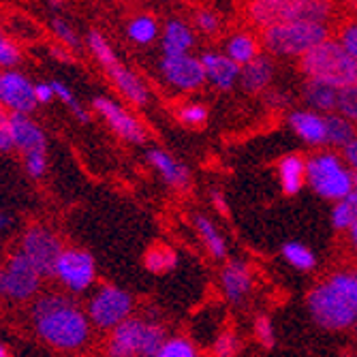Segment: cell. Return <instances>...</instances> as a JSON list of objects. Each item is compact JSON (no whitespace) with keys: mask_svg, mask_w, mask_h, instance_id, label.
<instances>
[{"mask_svg":"<svg viewBox=\"0 0 357 357\" xmlns=\"http://www.w3.org/2000/svg\"><path fill=\"white\" fill-rule=\"evenodd\" d=\"M310 319L321 330L342 332L357 323V272L338 270L310 289L306 296Z\"/></svg>","mask_w":357,"mask_h":357,"instance_id":"cell-1","label":"cell"},{"mask_svg":"<svg viewBox=\"0 0 357 357\" xmlns=\"http://www.w3.org/2000/svg\"><path fill=\"white\" fill-rule=\"evenodd\" d=\"M32 319L39 336L56 349L75 351L86 344L90 336L88 317L62 296H45L32 308Z\"/></svg>","mask_w":357,"mask_h":357,"instance_id":"cell-2","label":"cell"},{"mask_svg":"<svg viewBox=\"0 0 357 357\" xmlns=\"http://www.w3.org/2000/svg\"><path fill=\"white\" fill-rule=\"evenodd\" d=\"M300 69L308 82H319L336 90H344L357 84V62L342 50V45L334 37L302 56Z\"/></svg>","mask_w":357,"mask_h":357,"instance_id":"cell-3","label":"cell"},{"mask_svg":"<svg viewBox=\"0 0 357 357\" xmlns=\"http://www.w3.org/2000/svg\"><path fill=\"white\" fill-rule=\"evenodd\" d=\"M332 37L330 24L317 22H291V24H276L261 30V47L268 56L280 58H302L323 41Z\"/></svg>","mask_w":357,"mask_h":357,"instance_id":"cell-4","label":"cell"},{"mask_svg":"<svg viewBox=\"0 0 357 357\" xmlns=\"http://www.w3.org/2000/svg\"><path fill=\"white\" fill-rule=\"evenodd\" d=\"M332 15L334 5L328 0H255L248 5V17L259 30L291 22L330 24Z\"/></svg>","mask_w":357,"mask_h":357,"instance_id":"cell-5","label":"cell"},{"mask_svg":"<svg viewBox=\"0 0 357 357\" xmlns=\"http://www.w3.org/2000/svg\"><path fill=\"white\" fill-rule=\"evenodd\" d=\"M306 184L321 199L338 204L353 192V172L334 150H317L306 158Z\"/></svg>","mask_w":357,"mask_h":357,"instance_id":"cell-6","label":"cell"},{"mask_svg":"<svg viewBox=\"0 0 357 357\" xmlns=\"http://www.w3.org/2000/svg\"><path fill=\"white\" fill-rule=\"evenodd\" d=\"M165 342V330L158 323L126 319L114 328L107 344L109 357H154Z\"/></svg>","mask_w":357,"mask_h":357,"instance_id":"cell-7","label":"cell"},{"mask_svg":"<svg viewBox=\"0 0 357 357\" xmlns=\"http://www.w3.org/2000/svg\"><path fill=\"white\" fill-rule=\"evenodd\" d=\"M133 310V298L124 289L105 284L94 294L88 304V319L96 328L114 330L120 323H124Z\"/></svg>","mask_w":357,"mask_h":357,"instance_id":"cell-8","label":"cell"},{"mask_svg":"<svg viewBox=\"0 0 357 357\" xmlns=\"http://www.w3.org/2000/svg\"><path fill=\"white\" fill-rule=\"evenodd\" d=\"M62 244L60 240L50 231L45 227H28L22 236V255L28 259V261L35 266V270L43 276H50L54 274V268H56V261L58 257L62 255Z\"/></svg>","mask_w":357,"mask_h":357,"instance_id":"cell-9","label":"cell"},{"mask_svg":"<svg viewBox=\"0 0 357 357\" xmlns=\"http://www.w3.org/2000/svg\"><path fill=\"white\" fill-rule=\"evenodd\" d=\"M3 274V284H0V296H7L9 300L24 302L37 294L41 274L35 270L22 252L11 255L5 268H0Z\"/></svg>","mask_w":357,"mask_h":357,"instance_id":"cell-10","label":"cell"},{"mask_svg":"<svg viewBox=\"0 0 357 357\" xmlns=\"http://www.w3.org/2000/svg\"><path fill=\"white\" fill-rule=\"evenodd\" d=\"M94 274L96 268L92 255L79 248L62 250L54 268V276H58V280L69 291H77V294L86 291L94 282Z\"/></svg>","mask_w":357,"mask_h":357,"instance_id":"cell-11","label":"cell"},{"mask_svg":"<svg viewBox=\"0 0 357 357\" xmlns=\"http://www.w3.org/2000/svg\"><path fill=\"white\" fill-rule=\"evenodd\" d=\"M160 73L165 82L178 90L192 92L206 84L202 60L195 56H163L160 60Z\"/></svg>","mask_w":357,"mask_h":357,"instance_id":"cell-12","label":"cell"},{"mask_svg":"<svg viewBox=\"0 0 357 357\" xmlns=\"http://www.w3.org/2000/svg\"><path fill=\"white\" fill-rule=\"evenodd\" d=\"M0 105L11 109V114L28 116L37 107L35 86L17 71H3L0 73Z\"/></svg>","mask_w":357,"mask_h":357,"instance_id":"cell-13","label":"cell"},{"mask_svg":"<svg viewBox=\"0 0 357 357\" xmlns=\"http://www.w3.org/2000/svg\"><path fill=\"white\" fill-rule=\"evenodd\" d=\"M94 109L99 112L107 124L114 128V133L120 135L122 139L131 142V144H144L146 142V128L142 126L139 120H135L131 114H128L122 105H118L116 101L107 99V96H96L92 101Z\"/></svg>","mask_w":357,"mask_h":357,"instance_id":"cell-14","label":"cell"},{"mask_svg":"<svg viewBox=\"0 0 357 357\" xmlns=\"http://www.w3.org/2000/svg\"><path fill=\"white\" fill-rule=\"evenodd\" d=\"M287 124L300 142H304L310 148H326V135H328V124L326 116L317 114L312 109H294L287 116Z\"/></svg>","mask_w":357,"mask_h":357,"instance_id":"cell-15","label":"cell"},{"mask_svg":"<svg viewBox=\"0 0 357 357\" xmlns=\"http://www.w3.org/2000/svg\"><path fill=\"white\" fill-rule=\"evenodd\" d=\"M220 287L225 298L231 304H242L252 291V270L242 259L227 261L220 272Z\"/></svg>","mask_w":357,"mask_h":357,"instance_id":"cell-16","label":"cell"},{"mask_svg":"<svg viewBox=\"0 0 357 357\" xmlns=\"http://www.w3.org/2000/svg\"><path fill=\"white\" fill-rule=\"evenodd\" d=\"M9 122V131H11V139H13V148L22 150L24 154H32V152H45V133L43 128L24 114H11L7 118Z\"/></svg>","mask_w":357,"mask_h":357,"instance_id":"cell-17","label":"cell"},{"mask_svg":"<svg viewBox=\"0 0 357 357\" xmlns=\"http://www.w3.org/2000/svg\"><path fill=\"white\" fill-rule=\"evenodd\" d=\"M206 82H210L216 90H231L240 82V67L234 64L225 54L218 52H206L199 56Z\"/></svg>","mask_w":357,"mask_h":357,"instance_id":"cell-18","label":"cell"},{"mask_svg":"<svg viewBox=\"0 0 357 357\" xmlns=\"http://www.w3.org/2000/svg\"><path fill=\"white\" fill-rule=\"evenodd\" d=\"M148 163L160 174V178H163L174 188H186L190 184L188 167L182 163V160H178L176 156H172L165 150H160V148L148 150Z\"/></svg>","mask_w":357,"mask_h":357,"instance_id":"cell-19","label":"cell"},{"mask_svg":"<svg viewBox=\"0 0 357 357\" xmlns=\"http://www.w3.org/2000/svg\"><path fill=\"white\" fill-rule=\"evenodd\" d=\"M278 182L287 197H296L306 186V158L302 154H287L276 165Z\"/></svg>","mask_w":357,"mask_h":357,"instance_id":"cell-20","label":"cell"},{"mask_svg":"<svg viewBox=\"0 0 357 357\" xmlns=\"http://www.w3.org/2000/svg\"><path fill=\"white\" fill-rule=\"evenodd\" d=\"M272 82H274V60L268 54L255 58L240 71V84L250 94L266 92L272 86Z\"/></svg>","mask_w":357,"mask_h":357,"instance_id":"cell-21","label":"cell"},{"mask_svg":"<svg viewBox=\"0 0 357 357\" xmlns=\"http://www.w3.org/2000/svg\"><path fill=\"white\" fill-rule=\"evenodd\" d=\"M160 45H163L165 56H188V52L195 47V32L184 20L172 17L163 28Z\"/></svg>","mask_w":357,"mask_h":357,"instance_id":"cell-22","label":"cell"},{"mask_svg":"<svg viewBox=\"0 0 357 357\" xmlns=\"http://www.w3.org/2000/svg\"><path fill=\"white\" fill-rule=\"evenodd\" d=\"M222 54L242 69V67H246V64H250L255 58L261 56V41H259L252 32L240 30V32H234V35L227 39Z\"/></svg>","mask_w":357,"mask_h":357,"instance_id":"cell-23","label":"cell"},{"mask_svg":"<svg viewBox=\"0 0 357 357\" xmlns=\"http://www.w3.org/2000/svg\"><path fill=\"white\" fill-rule=\"evenodd\" d=\"M107 75L112 77V82L120 90V94L126 96L131 103H135V105H146L148 103L146 84L133 71H128L122 62H118V64H114L112 69H107Z\"/></svg>","mask_w":357,"mask_h":357,"instance_id":"cell-24","label":"cell"},{"mask_svg":"<svg viewBox=\"0 0 357 357\" xmlns=\"http://www.w3.org/2000/svg\"><path fill=\"white\" fill-rule=\"evenodd\" d=\"M338 94L340 90L326 86V84H319V82H304L302 88V99L306 101V109H312L317 114H334L338 109Z\"/></svg>","mask_w":357,"mask_h":357,"instance_id":"cell-25","label":"cell"},{"mask_svg":"<svg viewBox=\"0 0 357 357\" xmlns=\"http://www.w3.org/2000/svg\"><path fill=\"white\" fill-rule=\"evenodd\" d=\"M192 222H195V229H197V236L206 244L208 252L214 259H220V261H222V259L227 257V252H229V248H227V240L218 231V227L206 214H195V220Z\"/></svg>","mask_w":357,"mask_h":357,"instance_id":"cell-26","label":"cell"},{"mask_svg":"<svg viewBox=\"0 0 357 357\" xmlns=\"http://www.w3.org/2000/svg\"><path fill=\"white\" fill-rule=\"evenodd\" d=\"M326 124H328V135H326V148H338L342 150L349 142H353L357 137V126L347 120L344 116H340L338 112L328 114L326 116Z\"/></svg>","mask_w":357,"mask_h":357,"instance_id":"cell-27","label":"cell"},{"mask_svg":"<svg viewBox=\"0 0 357 357\" xmlns=\"http://www.w3.org/2000/svg\"><path fill=\"white\" fill-rule=\"evenodd\" d=\"M280 255L284 261L296 268L298 272H312L317 268V255L312 252V248H308L302 242H284L280 248Z\"/></svg>","mask_w":357,"mask_h":357,"instance_id":"cell-28","label":"cell"},{"mask_svg":"<svg viewBox=\"0 0 357 357\" xmlns=\"http://www.w3.org/2000/svg\"><path fill=\"white\" fill-rule=\"evenodd\" d=\"M330 216H332V227L336 231H349L351 229V225L357 222V188H353V192L349 195V197L334 204Z\"/></svg>","mask_w":357,"mask_h":357,"instance_id":"cell-29","label":"cell"},{"mask_svg":"<svg viewBox=\"0 0 357 357\" xmlns=\"http://www.w3.org/2000/svg\"><path fill=\"white\" fill-rule=\"evenodd\" d=\"M158 24L152 15H137L128 22V28H126V35L133 43L137 45H148L152 43L156 37H158Z\"/></svg>","mask_w":357,"mask_h":357,"instance_id":"cell-30","label":"cell"},{"mask_svg":"<svg viewBox=\"0 0 357 357\" xmlns=\"http://www.w3.org/2000/svg\"><path fill=\"white\" fill-rule=\"evenodd\" d=\"M178 266V255L169 246H154L146 252V268L152 274H165Z\"/></svg>","mask_w":357,"mask_h":357,"instance_id":"cell-31","label":"cell"},{"mask_svg":"<svg viewBox=\"0 0 357 357\" xmlns=\"http://www.w3.org/2000/svg\"><path fill=\"white\" fill-rule=\"evenodd\" d=\"M88 45H90L92 54L96 56V60L101 62V67H103L105 71L112 69L114 64H118V58H116V54H114L109 41L101 35L99 30H90V35H88Z\"/></svg>","mask_w":357,"mask_h":357,"instance_id":"cell-32","label":"cell"},{"mask_svg":"<svg viewBox=\"0 0 357 357\" xmlns=\"http://www.w3.org/2000/svg\"><path fill=\"white\" fill-rule=\"evenodd\" d=\"M252 332H255L257 342L261 344L264 349H274L276 347V328H274V321L268 314L255 317Z\"/></svg>","mask_w":357,"mask_h":357,"instance_id":"cell-33","label":"cell"},{"mask_svg":"<svg viewBox=\"0 0 357 357\" xmlns=\"http://www.w3.org/2000/svg\"><path fill=\"white\" fill-rule=\"evenodd\" d=\"M154 357H199L197 349L192 347L190 340L186 338H169L163 342Z\"/></svg>","mask_w":357,"mask_h":357,"instance_id":"cell-34","label":"cell"},{"mask_svg":"<svg viewBox=\"0 0 357 357\" xmlns=\"http://www.w3.org/2000/svg\"><path fill=\"white\" fill-rule=\"evenodd\" d=\"M334 39H336V41L342 45V50L357 62V17L344 22V24L338 28V32H336V37H334Z\"/></svg>","mask_w":357,"mask_h":357,"instance_id":"cell-35","label":"cell"},{"mask_svg":"<svg viewBox=\"0 0 357 357\" xmlns=\"http://www.w3.org/2000/svg\"><path fill=\"white\" fill-rule=\"evenodd\" d=\"M52 90H54V96L56 99H60L64 105H67L82 122H88V114H86V109L77 103V99H75V94H73V90L67 86V84H62V82H52Z\"/></svg>","mask_w":357,"mask_h":357,"instance_id":"cell-36","label":"cell"},{"mask_svg":"<svg viewBox=\"0 0 357 357\" xmlns=\"http://www.w3.org/2000/svg\"><path fill=\"white\" fill-rule=\"evenodd\" d=\"M336 112L357 126V84L340 90V94H338V109Z\"/></svg>","mask_w":357,"mask_h":357,"instance_id":"cell-37","label":"cell"},{"mask_svg":"<svg viewBox=\"0 0 357 357\" xmlns=\"http://www.w3.org/2000/svg\"><path fill=\"white\" fill-rule=\"evenodd\" d=\"M178 118L186 126H202L208 122V107L202 103H186L180 107Z\"/></svg>","mask_w":357,"mask_h":357,"instance_id":"cell-38","label":"cell"},{"mask_svg":"<svg viewBox=\"0 0 357 357\" xmlns=\"http://www.w3.org/2000/svg\"><path fill=\"white\" fill-rule=\"evenodd\" d=\"M195 26L204 35H216L220 30V15L214 9H202L195 13Z\"/></svg>","mask_w":357,"mask_h":357,"instance_id":"cell-39","label":"cell"},{"mask_svg":"<svg viewBox=\"0 0 357 357\" xmlns=\"http://www.w3.org/2000/svg\"><path fill=\"white\" fill-rule=\"evenodd\" d=\"M240 353V342L234 332H222L214 342L216 357H236Z\"/></svg>","mask_w":357,"mask_h":357,"instance_id":"cell-40","label":"cell"},{"mask_svg":"<svg viewBox=\"0 0 357 357\" xmlns=\"http://www.w3.org/2000/svg\"><path fill=\"white\" fill-rule=\"evenodd\" d=\"M52 30H54V35L64 43V45H69V47H77L79 45V39L75 35V30L69 26V22H64L60 17L52 20Z\"/></svg>","mask_w":357,"mask_h":357,"instance_id":"cell-41","label":"cell"},{"mask_svg":"<svg viewBox=\"0 0 357 357\" xmlns=\"http://www.w3.org/2000/svg\"><path fill=\"white\" fill-rule=\"evenodd\" d=\"M17 62H20L17 47L0 32V67H13Z\"/></svg>","mask_w":357,"mask_h":357,"instance_id":"cell-42","label":"cell"},{"mask_svg":"<svg viewBox=\"0 0 357 357\" xmlns=\"http://www.w3.org/2000/svg\"><path fill=\"white\" fill-rule=\"evenodd\" d=\"M26 169L32 178H41L47 169V158L45 152H32L26 154Z\"/></svg>","mask_w":357,"mask_h":357,"instance_id":"cell-43","label":"cell"},{"mask_svg":"<svg viewBox=\"0 0 357 357\" xmlns=\"http://www.w3.org/2000/svg\"><path fill=\"white\" fill-rule=\"evenodd\" d=\"M340 158L344 160V165H347L353 174H357V137H355L353 142H349V144L340 150Z\"/></svg>","mask_w":357,"mask_h":357,"instance_id":"cell-44","label":"cell"},{"mask_svg":"<svg viewBox=\"0 0 357 357\" xmlns=\"http://www.w3.org/2000/svg\"><path fill=\"white\" fill-rule=\"evenodd\" d=\"M13 148L11 131H9V122L7 118H0V152H9Z\"/></svg>","mask_w":357,"mask_h":357,"instance_id":"cell-45","label":"cell"},{"mask_svg":"<svg viewBox=\"0 0 357 357\" xmlns=\"http://www.w3.org/2000/svg\"><path fill=\"white\" fill-rule=\"evenodd\" d=\"M35 99H37V103H50L52 99H56L52 84H37L35 86Z\"/></svg>","mask_w":357,"mask_h":357,"instance_id":"cell-46","label":"cell"},{"mask_svg":"<svg viewBox=\"0 0 357 357\" xmlns=\"http://www.w3.org/2000/svg\"><path fill=\"white\" fill-rule=\"evenodd\" d=\"M210 199H212V204H214V208L222 214V216H227L229 214V208H227V199H225V195H222V190H212L210 192Z\"/></svg>","mask_w":357,"mask_h":357,"instance_id":"cell-47","label":"cell"},{"mask_svg":"<svg viewBox=\"0 0 357 357\" xmlns=\"http://www.w3.org/2000/svg\"><path fill=\"white\" fill-rule=\"evenodd\" d=\"M268 103L274 105V107H278V105H287L289 99H287V94H282V92H270L268 94Z\"/></svg>","mask_w":357,"mask_h":357,"instance_id":"cell-48","label":"cell"},{"mask_svg":"<svg viewBox=\"0 0 357 357\" xmlns=\"http://www.w3.org/2000/svg\"><path fill=\"white\" fill-rule=\"evenodd\" d=\"M347 238H349V244H351L353 252L357 255V222L351 225V229L347 231Z\"/></svg>","mask_w":357,"mask_h":357,"instance_id":"cell-49","label":"cell"},{"mask_svg":"<svg viewBox=\"0 0 357 357\" xmlns=\"http://www.w3.org/2000/svg\"><path fill=\"white\" fill-rule=\"evenodd\" d=\"M9 225H11V218H9L7 214H3V212H0V231L9 229Z\"/></svg>","mask_w":357,"mask_h":357,"instance_id":"cell-50","label":"cell"},{"mask_svg":"<svg viewBox=\"0 0 357 357\" xmlns=\"http://www.w3.org/2000/svg\"><path fill=\"white\" fill-rule=\"evenodd\" d=\"M0 357H9V351L3 344H0Z\"/></svg>","mask_w":357,"mask_h":357,"instance_id":"cell-51","label":"cell"},{"mask_svg":"<svg viewBox=\"0 0 357 357\" xmlns=\"http://www.w3.org/2000/svg\"><path fill=\"white\" fill-rule=\"evenodd\" d=\"M353 188H357V174H353Z\"/></svg>","mask_w":357,"mask_h":357,"instance_id":"cell-52","label":"cell"},{"mask_svg":"<svg viewBox=\"0 0 357 357\" xmlns=\"http://www.w3.org/2000/svg\"><path fill=\"white\" fill-rule=\"evenodd\" d=\"M353 330H355V334H357V323H355V328H353Z\"/></svg>","mask_w":357,"mask_h":357,"instance_id":"cell-53","label":"cell"}]
</instances>
